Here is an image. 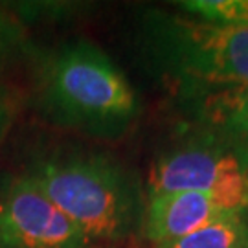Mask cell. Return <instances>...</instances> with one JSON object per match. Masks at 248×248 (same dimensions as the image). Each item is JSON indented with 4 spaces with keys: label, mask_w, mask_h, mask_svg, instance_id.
<instances>
[{
    "label": "cell",
    "mask_w": 248,
    "mask_h": 248,
    "mask_svg": "<svg viewBox=\"0 0 248 248\" xmlns=\"http://www.w3.org/2000/svg\"><path fill=\"white\" fill-rule=\"evenodd\" d=\"M184 11L217 24H248V0H187Z\"/></svg>",
    "instance_id": "9"
},
{
    "label": "cell",
    "mask_w": 248,
    "mask_h": 248,
    "mask_svg": "<svg viewBox=\"0 0 248 248\" xmlns=\"http://www.w3.org/2000/svg\"><path fill=\"white\" fill-rule=\"evenodd\" d=\"M199 191L235 213H248V147L213 131L166 153L149 173L147 193Z\"/></svg>",
    "instance_id": "4"
},
{
    "label": "cell",
    "mask_w": 248,
    "mask_h": 248,
    "mask_svg": "<svg viewBox=\"0 0 248 248\" xmlns=\"http://www.w3.org/2000/svg\"><path fill=\"white\" fill-rule=\"evenodd\" d=\"M90 241L22 173L0 182V248H89Z\"/></svg>",
    "instance_id": "5"
},
{
    "label": "cell",
    "mask_w": 248,
    "mask_h": 248,
    "mask_svg": "<svg viewBox=\"0 0 248 248\" xmlns=\"http://www.w3.org/2000/svg\"><path fill=\"white\" fill-rule=\"evenodd\" d=\"M235 215L217 199L199 191H175L147 197L143 210L145 237L155 243H169L186 237L206 224Z\"/></svg>",
    "instance_id": "6"
},
{
    "label": "cell",
    "mask_w": 248,
    "mask_h": 248,
    "mask_svg": "<svg viewBox=\"0 0 248 248\" xmlns=\"http://www.w3.org/2000/svg\"><path fill=\"white\" fill-rule=\"evenodd\" d=\"M89 241H122L143 221L140 187L114 158L92 151H53L24 171Z\"/></svg>",
    "instance_id": "2"
},
{
    "label": "cell",
    "mask_w": 248,
    "mask_h": 248,
    "mask_svg": "<svg viewBox=\"0 0 248 248\" xmlns=\"http://www.w3.org/2000/svg\"><path fill=\"white\" fill-rule=\"evenodd\" d=\"M13 116H15L13 99H11V96H9L6 90L0 89V142L8 134L9 127L13 124Z\"/></svg>",
    "instance_id": "11"
},
{
    "label": "cell",
    "mask_w": 248,
    "mask_h": 248,
    "mask_svg": "<svg viewBox=\"0 0 248 248\" xmlns=\"http://www.w3.org/2000/svg\"><path fill=\"white\" fill-rule=\"evenodd\" d=\"M201 96V114L210 131L248 147V85L208 90Z\"/></svg>",
    "instance_id": "7"
},
{
    "label": "cell",
    "mask_w": 248,
    "mask_h": 248,
    "mask_svg": "<svg viewBox=\"0 0 248 248\" xmlns=\"http://www.w3.org/2000/svg\"><path fill=\"white\" fill-rule=\"evenodd\" d=\"M28 37L24 24L8 8L0 6V70L26 50Z\"/></svg>",
    "instance_id": "10"
},
{
    "label": "cell",
    "mask_w": 248,
    "mask_h": 248,
    "mask_svg": "<svg viewBox=\"0 0 248 248\" xmlns=\"http://www.w3.org/2000/svg\"><path fill=\"white\" fill-rule=\"evenodd\" d=\"M155 248H248V213H235Z\"/></svg>",
    "instance_id": "8"
},
{
    "label": "cell",
    "mask_w": 248,
    "mask_h": 248,
    "mask_svg": "<svg viewBox=\"0 0 248 248\" xmlns=\"http://www.w3.org/2000/svg\"><path fill=\"white\" fill-rule=\"evenodd\" d=\"M142 46L149 62L189 96L248 85V24H217L151 11Z\"/></svg>",
    "instance_id": "3"
},
{
    "label": "cell",
    "mask_w": 248,
    "mask_h": 248,
    "mask_svg": "<svg viewBox=\"0 0 248 248\" xmlns=\"http://www.w3.org/2000/svg\"><path fill=\"white\" fill-rule=\"evenodd\" d=\"M35 98L52 124L92 136H118L138 116L131 83L89 41L59 46L41 62Z\"/></svg>",
    "instance_id": "1"
}]
</instances>
